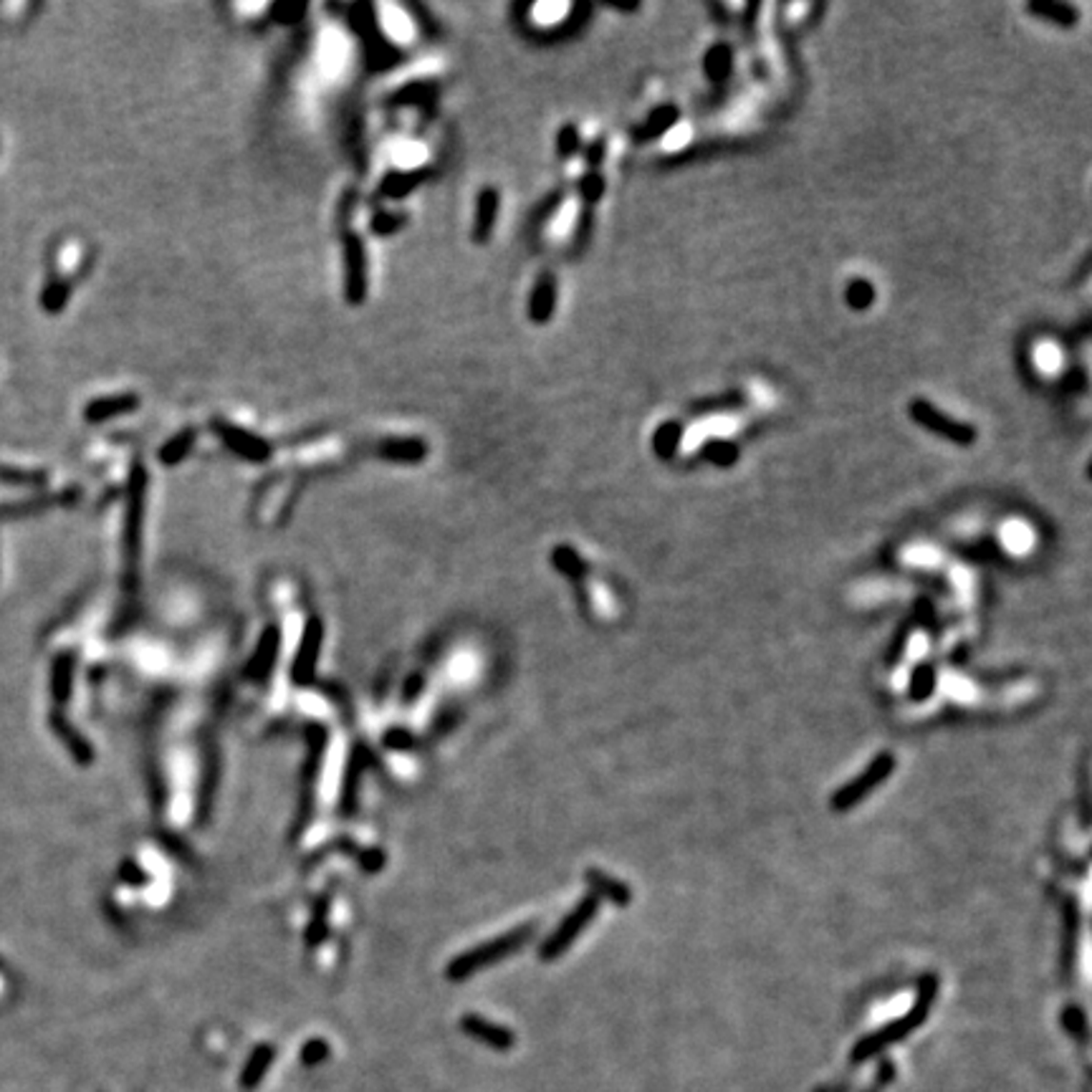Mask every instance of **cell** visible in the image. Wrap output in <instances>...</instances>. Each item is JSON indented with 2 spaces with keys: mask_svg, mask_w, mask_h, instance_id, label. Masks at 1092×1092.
Segmentation results:
<instances>
[{
  "mask_svg": "<svg viewBox=\"0 0 1092 1092\" xmlns=\"http://www.w3.org/2000/svg\"><path fill=\"white\" fill-rule=\"evenodd\" d=\"M380 13L384 15L382 29H384V33H387V38H392L390 44L405 46V44H410V41H413L415 29H413V23H410V18H407V13L402 10V8L384 6V8H380Z\"/></svg>",
  "mask_w": 1092,
  "mask_h": 1092,
  "instance_id": "4fadbf2b",
  "label": "cell"
},
{
  "mask_svg": "<svg viewBox=\"0 0 1092 1092\" xmlns=\"http://www.w3.org/2000/svg\"><path fill=\"white\" fill-rule=\"evenodd\" d=\"M68 299H71V283L64 276H51L49 283L41 291V309L46 314H61L67 309Z\"/></svg>",
  "mask_w": 1092,
  "mask_h": 1092,
  "instance_id": "e0dca14e",
  "label": "cell"
},
{
  "mask_svg": "<svg viewBox=\"0 0 1092 1092\" xmlns=\"http://www.w3.org/2000/svg\"><path fill=\"white\" fill-rule=\"evenodd\" d=\"M192 445H195V430L192 428L180 430L178 436H172L170 440L160 448V463L178 465L180 460L192 451Z\"/></svg>",
  "mask_w": 1092,
  "mask_h": 1092,
  "instance_id": "ac0fdd59",
  "label": "cell"
},
{
  "mask_svg": "<svg viewBox=\"0 0 1092 1092\" xmlns=\"http://www.w3.org/2000/svg\"><path fill=\"white\" fill-rule=\"evenodd\" d=\"M276 653H279V628H276V625H268L266 633H263V637H261L259 642V650H256L251 660H248L245 678L248 680L266 678L268 673H271L273 660H276Z\"/></svg>",
  "mask_w": 1092,
  "mask_h": 1092,
  "instance_id": "30bf717a",
  "label": "cell"
},
{
  "mask_svg": "<svg viewBox=\"0 0 1092 1092\" xmlns=\"http://www.w3.org/2000/svg\"><path fill=\"white\" fill-rule=\"evenodd\" d=\"M731 71V49L724 44L713 46L709 53H706V74L713 79V82H721V79H726Z\"/></svg>",
  "mask_w": 1092,
  "mask_h": 1092,
  "instance_id": "603a6c76",
  "label": "cell"
},
{
  "mask_svg": "<svg viewBox=\"0 0 1092 1092\" xmlns=\"http://www.w3.org/2000/svg\"><path fill=\"white\" fill-rule=\"evenodd\" d=\"M913 688H918V691L913 693L918 701H921V698H926V695L933 691V668H930V665H923L921 671L915 673V686Z\"/></svg>",
  "mask_w": 1092,
  "mask_h": 1092,
  "instance_id": "836d02e7",
  "label": "cell"
},
{
  "mask_svg": "<svg viewBox=\"0 0 1092 1092\" xmlns=\"http://www.w3.org/2000/svg\"><path fill=\"white\" fill-rule=\"evenodd\" d=\"M584 880L590 883V887L595 890V893L602 895V898H607V901L617 903V906H628V903L633 901L630 887L625 886V883H620V880H614V878H610V875H605V872L587 870L584 872Z\"/></svg>",
  "mask_w": 1092,
  "mask_h": 1092,
  "instance_id": "2e32d148",
  "label": "cell"
},
{
  "mask_svg": "<svg viewBox=\"0 0 1092 1092\" xmlns=\"http://www.w3.org/2000/svg\"><path fill=\"white\" fill-rule=\"evenodd\" d=\"M532 936H534V923H529V926H521V928L511 930L506 936H498L494 938V941H488V944L476 946L473 951L463 953V956H458V959L451 961V966H448V979H453V982H463V979L476 974L478 968L506 959L511 953H517L526 941H532Z\"/></svg>",
  "mask_w": 1092,
  "mask_h": 1092,
  "instance_id": "6da1fadb",
  "label": "cell"
},
{
  "mask_svg": "<svg viewBox=\"0 0 1092 1092\" xmlns=\"http://www.w3.org/2000/svg\"><path fill=\"white\" fill-rule=\"evenodd\" d=\"M384 744L395 746V749H405V746L413 744V738L407 736L405 731H392V733H387V736H384Z\"/></svg>",
  "mask_w": 1092,
  "mask_h": 1092,
  "instance_id": "8d00e7d4",
  "label": "cell"
},
{
  "mask_svg": "<svg viewBox=\"0 0 1092 1092\" xmlns=\"http://www.w3.org/2000/svg\"><path fill=\"white\" fill-rule=\"evenodd\" d=\"M575 218H576V203L575 200H569L567 205L561 207L559 213H556V218H554V223L549 225V236L552 238H564L572 233V228H575Z\"/></svg>",
  "mask_w": 1092,
  "mask_h": 1092,
  "instance_id": "83f0119b",
  "label": "cell"
},
{
  "mask_svg": "<svg viewBox=\"0 0 1092 1092\" xmlns=\"http://www.w3.org/2000/svg\"><path fill=\"white\" fill-rule=\"evenodd\" d=\"M44 471H30V468H15V465H0V480L8 486H23V488H38L46 483Z\"/></svg>",
  "mask_w": 1092,
  "mask_h": 1092,
  "instance_id": "ffe728a7",
  "label": "cell"
},
{
  "mask_svg": "<svg viewBox=\"0 0 1092 1092\" xmlns=\"http://www.w3.org/2000/svg\"><path fill=\"white\" fill-rule=\"evenodd\" d=\"M496 213H498V192H496L494 187L480 190L478 203H476V228H473L476 241H486V238L491 236V230H494L496 223Z\"/></svg>",
  "mask_w": 1092,
  "mask_h": 1092,
  "instance_id": "5bb4252c",
  "label": "cell"
},
{
  "mask_svg": "<svg viewBox=\"0 0 1092 1092\" xmlns=\"http://www.w3.org/2000/svg\"><path fill=\"white\" fill-rule=\"evenodd\" d=\"M273 1060V1049L271 1047H261L256 1049V1055H253L251 1064H248V1078H245V1085H253L256 1082V1078H261V1072L266 1070L268 1063Z\"/></svg>",
  "mask_w": 1092,
  "mask_h": 1092,
  "instance_id": "1f68e13d",
  "label": "cell"
},
{
  "mask_svg": "<svg viewBox=\"0 0 1092 1092\" xmlns=\"http://www.w3.org/2000/svg\"><path fill=\"white\" fill-rule=\"evenodd\" d=\"M554 564H556V569H559L561 575L572 576V579H579V576L587 572V564H584L582 556H579L572 546H559V549L554 552Z\"/></svg>",
  "mask_w": 1092,
  "mask_h": 1092,
  "instance_id": "d4e9b609",
  "label": "cell"
},
{
  "mask_svg": "<svg viewBox=\"0 0 1092 1092\" xmlns=\"http://www.w3.org/2000/svg\"><path fill=\"white\" fill-rule=\"evenodd\" d=\"M402 215H390V213H377L375 218H372V230H375L377 236H390V233H395L398 228H402Z\"/></svg>",
  "mask_w": 1092,
  "mask_h": 1092,
  "instance_id": "d6a6232c",
  "label": "cell"
},
{
  "mask_svg": "<svg viewBox=\"0 0 1092 1092\" xmlns=\"http://www.w3.org/2000/svg\"><path fill=\"white\" fill-rule=\"evenodd\" d=\"M597 908H599V901L597 895H587V898H582V901L576 903L575 910L564 918V921L559 923V928L554 930L552 938L546 941L544 946H541V961H554L559 959L561 953L567 951L569 946L575 944L576 938H579V933H582L587 926L592 923V918L597 915Z\"/></svg>",
  "mask_w": 1092,
  "mask_h": 1092,
  "instance_id": "3957f363",
  "label": "cell"
},
{
  "mask_svg": "<svg viewBox=\"0 0 1092 1092\" xmlns=\"http://www.w3.org/2000/svg\"><path fill=\"white\" fill-rule=\"evenodd\" d=\"M569 13H572L569 3H539V6L532 8V21L544 29V26L561 23V18H567Z\"/></svg>",
  "mask_w": 1092,
  "mask_h": 1092,
  "instance_id": "484cf974",
  "label": "cell"
},
{
  "mask_svg": "<svg viewBox=\"0 0 1092 1092\" xmlns=\"http://www.w3.org/2000/svg\"><path fill=\"white\" fill-rule=\"evenodd\" d=\"M683 137H691V129L678 122V125L671 129V134H665V147H678Z\"/></svg>",
  "mask_w": 1092,
  "mask_h": 1092,
  "instance_id": "d590c367",
  "label": "cell"
},
{
  "mask_svg": "<svg viewBox=\"0 0 1092 1092\" xmlns=\"http://www.w3.org/2000/svg\"><path fill=\"white\" fill-rule=\"evenodd\" d=\"M380 456L398 460V463H418L428 456V448L420 440L413 438H387L380 443Z\"/></svg>",
  "mask_w": 1092,
  "mask_h": 1092,
  "instance_id": "7c38bea8",
  "label": "cell"
},
{
  "mask_svg": "<svg viewBox=\"0 0 1092 1092\" xmlns=\"http://www.w3.org/2000/svg\"><path fill=\"white\" fill-rule=\"evenodd\" d=\"M895 769V756L893 753H880L868 764L863 774L855 776L852 782H848L837 794L832 797V809L834 812H848L855 805H860L868 794L878 790L880 784L886 782L887 776L893 774Z\"/></svg>",
  "mask_w": 1092,
  "mask_h": 1092,
  "instance_id": "7a4b0ae2",
  "label": "cell"
},
{
  "mask_svg": "<svg viewBox=\"0 0 1092 1092\" xmlns=\"http://www.w3.org/2000/svg\"><path fill=\"white\" fill-rule=\"evenodd\" d=\"M218 433H221V438L228 440V445L238 453V456L248 458L253 463H261V460H266V458L271 456V445H268L266 440H261L259 436L248 433V430L236 428V425H230V422H218Z\"/></svg>",
  "mask_w": 1092,
  "mask_h": 1092,
  "instance_id": "ba28073f",
  "label": "cell"
},
{
  "mask_svg": "<svg viewBox=\"0 0 1092 1092\" xmlns=\"http://www.w3.org/2000/svg\"><path fill=\"white\" fill-rule=\"evenodd\" d=\"M845 299H848V303L852 306V309H868V306L872 303V299H875V288H872L870 281H865V279L849 281Z\"/></svg>",
  "mask_w": 1092,
  "mask_h": 1092,
  "instance_id": "4316f807",
  "label": "cell"
},
{
  "mask_svg": "<svg viewBox=\"0 0 1092 1092\" xmlns=\"http://www.w3.org/2000/svg\"><path fill=\"white\" fill-rule=\"evenodd\" d=\"M554 309H556V281H554L552 273H544V276L536 281V286H534L532 291L529 317L541 324V322H549V319H552Z\"/></svg>",
  "mask_w": 1092,
  "mask_h": 1092,
  "instance_id": "8fae6325",
  "label": "cell"
},
{
  "mask_svg": "<svg viewBox=\"0 0 1092 1092\" xmlns=\"http://www.w3.org/2000/svg\"><path fill=\"white\" fill-rule=\"evenodd\" d=\"M602 192H605V183H602L599 175H587V178L582 180V195L587 200L602 198Z\"/></svg>",
  "mask_w": 1092,
  "mask_h": 1092,
  "instance_id": "e575fe53",
  "label": "cell"
},
{
  "mask_svg": "<svg viewBox=\"0 0 1092 1092\" xmlns=\"http://www.w3.org/2000/svg\"><path fill=\"white\" fill-rule=\"evenodd\" d=\"M1004 541H1006V546H1009V549H1017V552H1022V549H1026V546L1032 544V532H1029L1024 524L1014 521V524L1004 526Z\"/></svg>",
  "mask_w": 1092,
  "mask_h": 1092,
  "instance_id": "f546056e",
  "label": "cell"
},
{
  "mask_svg": "<svg viewBox=\"0 0 1092 1092\" xmlns=\"http://www.w3.org/2000/svg\"><path fill=\"white\" fill-rule=\"evenodd\" d=\"M680 443H683V428L678 422H665L655 433V451L660 458H671Z\"/></svg>",
  "mask_w": 1092,
  "mask_h": 1092,
  "instance_id": "cb8c5ba5",
  "label": "cell"
},
{
  "mask_svg": "<svg viewBox=\"0 0 1092 1092\" xmlns=\"http://www.w3.org/2000/svg\"><path fill=\"white\" fill-rule=\"evenodd\" d=\"M678 122H680L678 107H660V109H655L650 114L648 125L642 127L640 137H660V134H668Z\"/></svg>",
  "mask_w": 1092,
  "mask_h": 1092,
  "instance_id": "d6986e66",
  "label": "cell"
},
{
  "mask_svg": "<svg viewBox=\"0 0 1092 1092\" xmlns=\"http://www.w3.org/2000/svg\"><path fill=\"white\" fill-rule=\"evenodd\" d=\"M142 517H145V471L134 468L129 480V514H127V554H129V572H134L137 552H140Z\"/></svg>",
  "mask_w": 1092,
  "mask_h": 1092,
  "instance_id": "5b68a950",
  "label": "cell"
},
{
  "mask_svg": "<svg viewBox=\"0 0 1092 1092\" xmlns=\"http://www.w3.org/2000/svg\"><path fill=\"white\" fill-rule=\"evenodd\" d=\"M322 637H324V628L319 620H309L306 630H303L302 648L294 660V680L299 686L309 683L314 678V665H317L319 648H322Z\"/></svg>",
  "mask_w": 1092,
  "mask_h": 1092,
  "instance_id": "52a82bcc",
  "label": "cell"
},
{
  "mask_svg": "<svg viewBox=\"0 0 1092 1092\" xmlns=\"http://www.w3.org/2000/svg\"><path fill=\"white\" fill-rule=\"evenodd\" d=\"M344 261H347V294L352 302H360L367 294V253L364 244L357 236H344Z\"/></svg>",
  "mask_w": 1092,
  "mask_h": 1092,
  "instance_id": "8992f818",
  "label": "cell"
},
{
  "mask_svg": "<svg viewBox=\"0 0 1092 1092\" xmlns=\"http://www.w3.org/2000/svg\"><path fill=\"white\" fill-rule=\"evenodd\" d=\"M1029 13L1042 15V18L1060 23V26L1078 23V10L1072 6H1064V3H1034V6H1029Z\"/></svg>",
  "mask_w": 1092,
  "mask_h": 1092,
  "instance_id": "7402d4cb",
  "label": "cell"
},
{
  "mask_svg": "<svg viewBox=\"0 0 1092 1092\" xmlns=\"http://www.w3.org/2000/svg\"><path fill=\"white\" fill-rule=\"evenodd\" d=\"M1034 367L1042 375H1057L1063 369V352L1057 349L1055 341H1040L1034 347Z\"/></svg>",
  "mask_w": 1092,
  "mask_h": 1092,
  "instance_id": "44dd1931",
  "label": "cell"
},
{
  "mask_svg": "<svg viewBox=\"0 0 1092 1092\" xmlns=\"http://www.w3.org/2000/svg\"><path fill=\"white\" fill-rule=\"evenodd\" d=\"M463 1029L471 1034V1037H476V1040L486 1042V1044H491V1047H498V1049L511 1047V1042H514V1037H511L509 1029L491 1024V1022H486V1019H480V1017H465Z\"/></svg>",
  "mask_w": 1092,
  "mask_h": 1092,
  "instance_id": "9a60e30c",
  "label": "cell"
},
{
  "mask_svg": "<svg viewBox=\"0 0 1092 1092\" xmlns=\"http://www.w3.org/2000/svg\"><path fill=\"white\" fill-rule=\"evenodd\" d=\"M576 147H579V129L575 125L561 127L559 137H556V152L561 157H569L575 155Z\"/></svg>",
  "mask_w": 1092,
  "mask_h": 1092,
  "instance_id": "4dcf8cb0",
  "label": "cell"
},
{
  "mask_svg": "<svg viewBox=\"0 0 1092 1092\" xmlns=\"http://www.w3.org/2000/svg\"><path fill=\"white\" fill-rule=\"evenodd\" d=\"M908 413L921 428L930 430V433H936V436L946 438V440H953V443L959 445H971L976 440V430L968 422L953 420V418L944 415L938 407L926 402V400H913Z\"/></svg>",
  "mask_w": 1092,
  "mask_h": 1092,
  "instance_id": "277c9868",
  "label": "cell"
},
{
  "mask_svg": "<svg viewBox=\"0 0 1092 1092\" xmlns=\"http://www.w3.org/2000/svg\"><path fill=\"white\" fill-rule=\"evenodd\" d=\"M706 456L718 465H729L736 460L738 451L731 440H706Z\"/></svg>",
  "mask_w": 1092,
  "mask_h": 1092,
  "instance_id": "f1b7e54d",
  "label": "cell"
},
{
  "mask_svg": "<svg viewBox=\"0 0 1092 1092\" xmlns=\"http://www.w3.org/2000/svg\"><path fill=\"white\" fill-rule=\"evenodd\" d=\"M140 400L132 392H119V395H104V398H94L89 405L84 407V420L87 422H104L119 415H127L137 410Z\"/></svg>",
  "mask_w": 1092,
  "mask_h": 1092,
  "instance_id": "9c48e42d",
  "label": "cell"
}]
</instances>
